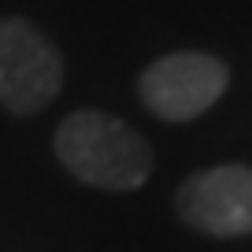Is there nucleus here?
<instances>
[{"instance_id":"nucleus-1","label":"nucleus","mask_w":252,"mask_h":252,"mask_svg":"<svg viewBox=\"0 0 252 252\" xmlns=\"http://www.w3.org/2000/svg\"><path fill=\"white\" fill-rule=\"evenodd\" d=\"M56 156L78 182L108 193L141 189L152 174V149L134 126L108 111H74L56 126Z\"/></svg>"},{"instance_id":"nucleus-3","label":"nucleus","mask_w":252,"mask_h":252,"mask_svg":"<svg viewBox=\"0 0 252 252\" xmlns=\"http://www.w3.org/2000/svg\"><path fill=\"white\" fill-rule=\"evenodd\" d=\"M63 86V56L26 19H0V104L11 115H37Z\"/></svg>"},{"instance_id":"nucleus-4","label":"nucleus","mask_w":252,"mask_h":252,"mask_svg":"<svg viewBox=\"0 0 252 252\" xmlns=\"http://www.w3.org/2000/svg\"><path fill=\"white\" fill-rule=\"evenodd\" d=\"M182 222L208 237L252 234V167L222 163L189 174L174 193Z\"/></svg>"},{"instance_id":"nucleus-2","label":"nucleus","mask_w":252,"mask_h":252,"mask_svg":"<svg viewBox=\"0 0 252 252\" xmlns=\"http://www.w3.org/2000/svg\"><path fill=\"white\" fill-rule=\"evenodd\" d=\"M230 86V67L212 52H167L152 60L137 78L141 104L163 123H189L204 115Z\"/></svg>"}]
</instances>
